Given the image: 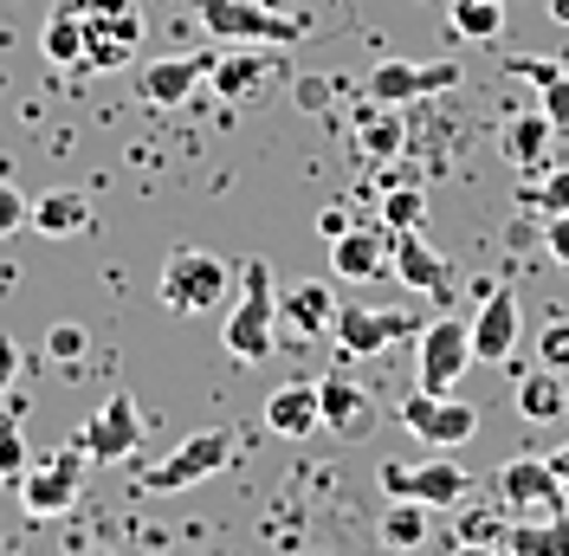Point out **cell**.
Here are the masks:
<instances>
[{
	"label": "cell",
	"instance_id": "8",
	"mask_svg": "<svg viewBox=\"0 0 569 556\" xmlns=\"http://www.w3.org/2000/svg\"><path fill=\"white\" fill-rule=\"evenodd\" d=\"M415 363H421V388L427 395H453L460 376L479 363V356H472V324H460V317H433V324H421Z\"/></svg>",
	"mask_w": 569,
	"mask_h": 556
},
{
	"label": "cell",
	"instance_id": "32",
	"mask_svg": "<svg viewBox=\"0 0 569 556\" xmlns=\"http://www.w3.org/2000/svg\"><path fill=\"white\" fill-rule=\"evenodd\" d=\"M421 220H427L421 188H389V195H382V227H389V234H408V227H421Z\"/></svg>",
	"mask_w": 569,
	"mask_h": 556
},
{
	"label": "cell",
	"instance_id": "7",
	"mask_svg": "<svg viewBox=\"0 0 569 556\" xmlns=\"http://www.w3.org/2000/svg\"><path fill=\"white\" fill-rule=\"evenodd\" d=\"M401 427L421 440V447L447 453V447H466L472 434H479V408L472 401H460V395H427V388H415V395H401Z\"/></svg>",
	"mask_w": 569,
	"mask_h": 556
},
{
	"label": "cell",
	"instance_id": "29",
	"mask_svg": "<svg viewBox=\"0 0 569 556\" xmlns=\"http://www.w3.org/2000/svg\"><path fill=\"white\" fill-rule=\"evenodd\" d=\"M511 71L531 78L537 91H543V117H550L557 130H569V71L550 66V59H511Z\"/></svg>",
	"mask_w": 569,
	"mask_h": 556
},
{
	"label": "cell",
	"instance_id": "6",
	"mask_svg": "<svg viewBox=\"0 0 569 556\" xmlns=\"http://www.w3.org/2000/svg\"><path fill=\"white\" fill-rule=\"evenodd\" d=\"M233 453H240V434H233V427H201V434H188L169 459H156V466L142 473V492H149V498H169V492L201 486V479H213Z\"/></svg>",
	"mask_w": 569,
	"mask_h": 556
},
{
	"label": "cell",
	"instance_id": "41",
	"mask_svg": "<svg viewBox=\"0 0 569 556\" xmlns=\"http://www.w3.org/2000/svg\"><path fill=\"white\" fill-rule=\"evenodd\" d=\"M550 473H557V479L569 486V447H550Z\"/></svg>",
	"mask_w": 569,
	"mask_h": 556
},
{
	"label": "cell",
	"instance_id": "40",
	"mask_svg": "<svg viewBox=\"0 0 569 556\" xmlns=\"http://www.w3.org/2000/svg\"><path fill=\"white\" fill-rule=\"evenodd\" d=\"M343 227H350V214H343V208H323L318 214V234H323V240H337Z\"/></svg>",
	"mask_w": 569,
	"mask_h": 556
},
{
	"label": "cell",
	"instance_id": "18",
	"mask_svg": "<svg viewBox=\"0 0 569 556\" xmlns=\"http://www.w3.org/2000/svg\"><path fill=\"white\" fill-rule=\"evenodd\" d=\"M208 78V59H156V66L137 71V98L149 110H181Z\"/></svg>",
	"mask_w": 569,
	"mask_h": 556
},
{
	"label": "cell",
	"instance_id": "30",
	"mask_svg": "<svg viewBox=\"0 0 569 556\" xmlns=\"http://www.w3.org/2000/svg\"><path fill=\"white\" fill-rule=\"evenodd\" d=\"M505 530H511V505L498 492L486 505H466L460 498V544H505Z\"/></svg>",
	"mask_w": 569,
	"mask_h": 556
},
{
	"label": "cell",
	"instance_id": "38",
	"mask_svg": "<svg viewBox=\"0 0 569 556\" xmlns=\"http://www.w3.org/2000/svg\"><path fill=\"white\" fill-rule=\"evenodd\" d=\"M543 363H550V369L569 363V330H550V337H543Z\"/></svg>",
	"mask_w": 569,
	"mask_h": 556
},
{
	"label": "cell",
	"instance_id": "9",
	"mask_svg": "<svg viewBox=\"0 0 569 556\" xmlns=\"http://www.w3.org/2000/svg\"><path fill=\"white\" fill-rule=\"evenodd\" d=\"M78 492H84V447L33 459V466L20 473V505H27V518H66L71 505H78Z\"/></svg>",
	"mask_w": 569,
	"mask_h": 556
},
{
	"label": "cell",
	"instance_id": "21",
	"mask_svg": "<svg viewBox=\"0 0 569 556\" xmlns=\"http://www.w3.org/2000/svg\"><path fill=\"white\" fill-rule=\"evenodd\" d=\"M266 427L279 434V440H311L323 427V408H318V383H284L266 395Z\"/></svg>",
	"mask_w": 569,
	"mask_h": 556
},
{
	"label": "cell",
	"instance_id": "2",
	"mask_svg": "<svg viewBox=\"0 0 569 556\" xmlns=\"http://www.w3.org/2000/svg\"><path fill=\"white\" fill-rule=\"evenodd\" d=\"M156 291H162V305H169L176 317L220 311V305L233 298V266H227L220 252H208V246H176V252L162 259Z\"/></svg>",
	"mask_w": 569,
	"mask_h": 556
},
{
	"label": "cell",
	"instance_id": "24",
	"mask_svg": "<svg viewBox=\"0 0 569 556\" xmlns=\"http://www.w3.org/2000/svg\"><path fill=\"white\" fill-rule=\"evenodd\" d=\"M33 227L46 240H66V234H84L91 227V195L84 188H46L33 201Z\"/></svg>",
	"mask_w": 569,
	"mask_h": 556
},
{
	"label": "cell",
	"instance_id": "39",
	"mask_svg": "<svg viewBox=\"0 0 569 556\" xmlns=\"http://www.w3.org/2000/svg\"><path fill=\"white\" fill-rule=\"evenodd\" d=\"M13 376H20V349H13V344H0V395L13 388Z\"/></svg>",
	"mask_w": 569,
	"mask_h": 556
},
{
	"label": "cell",
	"instance_id": "37",
	"mask_svg": "<svg viewBox=\"0 0 569 556\" xmlns=\"http://www.w3.org/2000/svg\"><path fill=\"white\" fill-rule=\"evenodd\" d=\"M543 246L557 266H569V214H543Z\"/></svg>",
	"mask_w": 569,
	"mask_h": 556
},
{
	"label": "cell",
	"instance_id": "14",
	"mask_svg": "<svg viewBox=\"0 0 569 556\" xmlns=\"http://www.w3.org/2000/svg\"><path fill=\"white\" fill-rule=\"evenodd\" d=\"M71 447H84V459H98V466H117V459H130L142 447V415H137V395H110L98 415L78 427V440Z\"/></svg>",
	"mask_w": 569,
	"mask_h": 556
},
{
	"label": "cell",
	"instance_id": "42",
	"mask_svg": "<svg viewBox=\"0 0 569 556\" xmlns=\"http://www.w3.org/2000/svg\"><path fill=\"white\" fill-rule=\"evenodd\" d=\"M453 556H505L498 544H453Z\"/></svg>",
	"mask_w": 569,
	"mask_h": 556
},
{
	"label": "cell",
	"instance_id": "25",
	"mask_svg": "<svg viewBox=\"0 0 569 556\" xmlns=\"http://www.w3.org/2000/svg\"><path fill=\"white\" fill-rule=\"evenodd\" d=\"M427 537H433V505H421V498H389V512H382V550L415 556Z\"/></svg>",
	"mask_w": 569,
	"mask_h": 556
},
{
	"label": "cell",
	"instance_id": "44",
	"mask_svg": "<svg viewBox=\"0 0 569 556\" xmlns=\"http://www.w3.org/2000/svg\"><path fill=\"white\" fill-rule=\"evenodd\" d=\"M84 556H104V550H84Z\"/></svg>",
	"mask_w": 569,
	"mask_h": 556
},
{
	"label": "cell",
	"instance_id": "36",
	"mask_svg": "<svg viewBox=\"0 0 569 556\" xmlns=\"http://www.w3.org/2000/svg\"><path fill=\"white\" fill-rule=\"evenodd\" d=\"M525 201L543 214H569V169H550L537 188H525Z\"/></svg>",
	"mask_w": 569,
	"mask_h": 556
},
{
	"label": "cell",
	"instance_id": "28",
	"mask_svg": "<svg viewBox=\"0 0 569 556\" xmlns=\"http://www.w3.org/2000/svg\"><path fill=\"white\" fill-rule=\"evenodd\" d=\"M518 415L525 420H557V415H569V388H563V376L543 363L537 376H525L518 383Z\"/></svg>",
	"mask_w": 569,
	"mask_h": 556
},
{
	"label": "cell",
	"instance_id": "16",
	"mask_svg": "<svg viewBox=\"0 0 569 556\" xmlns=\"http://www.w3.org/2000/svg\"><path fill=\"white\" fill-rule=\"evenodd\" d=\"M330 272L350 278V285H369V278L395 272V234L389 227H343L330 240Z\"/></svg>",
	"mask_w": 569,
	"mask_h": 556
},
{
	"label": "cell",
	"instance_id": "15",
	"mask_svg": "<svg viewBox=\"0 0 569 556\" xmlns=\"http://www.w3.org/2000/svg\"><path fill=\"white\" fill-rule=\"evenodd\" d=\"M318 408H323V427L337 434V440H369L376 434V420H382V408H376V395L356 383V376H343V369H330L318 383Z\"/></svg>",
	"mask_w": 569,
	"mask_h": 556
},
{
	"label": "cell",
	"instance_id": "19",
	"mask_svg": "<svg viewBox=\"0 0 569 556\" xmlns=\"http://www.w3.org/2000/svg\"><path fill=\"white\" fill-rule=\"evenodd\" d=\"M279 324L291 337H330L337 330V291L323 278H298L291 291H279Z\"/></svg>",
	"mask_w": 569,
	"mask_h": 556
},
{
	"label": "cell",
	"instance_id": "1",
	"mask_svg": "<svg viewBox=\"0 0 569 556\" xmlns=\"http://www.w3.org/2000/svg\"><path fill=\"white\" fill-rule=\"evenodd\" d=\"M220 344H227V356H233L240 369L266 363V356L279 349V291H272V266H266V259H247V266H240V298H233V311H227Z\"/></svg>",
	"mask_w": 569,
	"mask_h": 556
},
{
	"label": "cell",
	"instance_id": "34",
	"mask_svg": "<svg viewBox=\"0 0 569 556\" xmlns=\"http://www.w3.org/2000/svg\"><path fill=\"white\" fill-rule=\"evenodd\" d=\"M84 349H91V330H84V324H52V330H46V356H52V363H84Z\"/></svg>",
	"mask_w": 569,
	"mask_h": 556
},
{
	"label": "cell",
	"instance_id": "22",
	"mask_svg": "<svg viewBox=\"0 0 569 556\" xmlns=\"http://www.w3.org/2000/svg\"><path fill=\"white\" fill-rule=\"evenodd\" d=\"M350 130H356V156H362V162H395L401 142H408L401 105H382V98H362L356 117H350Z\"/></svg>",
	"mask_w": 569,
	"mask_h": 556
},
{
	"label": "cell",
	"instance_id": "33",
	"mask_svg": "<svg viewBox=\"0 0 569 556\" xmlns=\"http://www.w3.org/2000/svg\"><path fill=\"white\" fill-rule=\"evenodd\" d=\"M33 459H27V434H20V415H0V486L13 479L20 486V473H27Z\"/></svg>",
	"mask_w": 569,
	"mask_h": 556
},
{
	"label": "cell",
	"instance_id": "35",
	"mask_svg": "<svg viewBox=\"0 0 569 556\" xmlns=\"http://www.w3.org/2000/svg\"><path fill=\"white\" fill-rule=\"evenodd\" d=\"M27 220H33V201H27V188L0 175V240H13V234H20Z\"/></svg>",
	"mask_w": 569,
	"mask_h": 556
},
{
	"label": "cell",
	"instance_id": "12",
	"mask_svg": "<svg viewBox=\"0 0 569 556\" xmlns=\"http://www.w3.org/2000/svg\"><path fill=\"white\" fill-rule=\"evenodd\" d=\"M460 85V66L453 59H382L369 71L362 98H382V105H415V98H440Z\"/></svg>",
	"mask_w": 569,
	"mask_h": 556
},
{
	"label": "cell",
	"instance_id": "23",
	"mask_svg": "<svg viewBox=\"0 0 569 556\" xmlns=\"http://www.w3.org/2000/svg\"><path fill=\"white\" fill-rule=\"evenodd\" d=\"M550 137H557V123H550L543 110L511 117V123H505V162L525 169V175H543V162H550Z\"/></svg>",
	"mask_w": 569,
	"mask_h": 556
},
{
	"label": "cell",
	"instance_id": "27",
	"mask_svg": "<svg viewBox=\"0 0 569 556\" xmlns=\"http://www.w3.org/2000/svg\"><path fill=\"white\" fill-rule=\"evenodd\" d=\"M39 46H46V59H52L59 71H84V27H78L71 0H59V7L46 13V33H39Z\"/></svg>",
	"mask_w": 569,
	"mask_h": 556
},
{
	"label": "cell",
	"instance_id": "26",
	"mask_svg": "<svg viewBox=\"0 0 569 556\" xmlns=\"http://www.w3.org/2000/svg\"><path fill=\"white\" fill-rule=\"evenodd\" d=\"M498 550L505 556H569V512H557V518H511Z\"/></svg>",
	"mask_w": 569,
	"mask_h": 556
},
{
	"label": "cell",
	"instance_id": "5",
	"mask_svg": "<svg viewBox=\"0 0 569 556\" xmlns=\"http://www.w3.org/2000/svg\"><path fill=\"white\" fill-rule=\"evenodd\" d=\"M194 20H201V33L227 39V46H291V39H305V27L279 7H266V0H194Z\"/></svg>",
	"mask_w": 569,
	"mask_h": 556
},
{
	"label": "cell",
	"instance_id": "31",
	"mask_svg": "<svg viewBox=\"0 0 569 556\" xmlns=\"http://www.w3.org/2000/svg\"><path fill=\"white\" fill-rule=\"evenodd\" d=\"M447 13H453V33L479 39V46L505 33V0H447Z\"/></svg>",
	"mask_w": 569,
	"mask_h": 556
},
{
	"label": "cell",
	"instance_id": "10",
	"mask_svg": "<svg viewBox=\"0 0 569 556\" xmlns=\"http://www.w3.org/2000/svg\"><path fill=\"white\" fill-rule=\"evenodd\" d=\"M492 492L511 505V518H557V512H569V486L550 473V459H505Z\"/></svg>",
	"mask_w": 569,
	"mask_h": 556
},
{
	"label": "cell",
	"instance_id": "3",
	"mask_svg": "<svg viewBox=\"0 0 569 556\" xmlns=\"http://www.w3.org/2000/svg\"><path fill=\"white\" fill-rule=\"evenodd\" d=\"M84 27V71H117L142 46V7L137 0H71Z\"/></svg>",
	"mask_w": 569,
	"mask_h": 556
},
{
	"label": "cell",
	"instance_id": "20",
	"mask_svg": "<svg viewBox=\"0 0 569 556\" xmlns=\"http://www.w3.org/2000/svg\"><path fill=\"white\" fill-rule=\"evenodd\" d=\"M395 278H401L408 291H427V298H447V291H453V266L421 240V227L395 234Z\"/></svg>",
	"mask_w": 569,
	"mask_h": 556
},
{
	"label": "cell",
	"instance_id": "11",
	"mask_svg": "<svg viewBox=\"0 0 569 556\" xmlns=\"http://www.w3.org/2000/svg\"><path fill=\"white\" fill-rule=\"evenodd\" d=\"M382 492L389 498H421L433 512H453L466 492H472V479H466V466L453 453H433L421 466H382Z\"/></svg>",
	"mask_w": 569,
	"mask_h": 556
},
{
	"label": "cell",
	"instance_id": "17",
	"mask_svg": "<svg viewBox=\"0 0 569 556\" xmlns=\"http://www.w3.org/2000/svg\"><path fill=\"white\" fill-rule=\"evenodd\" d=\"M518 330H525L518 291H505V285H486V305H479V317H472V356H479V363H511V349H518Z\"/></svg>",
	"mask_w": 569,
	"mask_h": 556
},
{
	"label": "cell",
	"instance_id": "4",
	"mask_svg": "<svg viewBox=\"0 0 569 556\" xmlns=\"http://www.w3.org/2000/svg\"><path fill=\"white\" fill-rule=\"evenodd\" d=\"M279 85H291L279 46H227L220 59H208V91L220 105H266Z\"/></svg>",
	"mask_w": 569,
	"mask_h": 556
},
{
	"label": "cell",
	"instance_id": "13",
	"mask_svg": "<svg viewBox=\"0 0 569 556\" xmlns=\"http://www.w3.org/2000/svg\"><path fill=\"white\" fill-rule=\"evenodd\" d=\"M337 349L343 356H382L389 344H401V337H421V317L415 311H376V305H337Z\"/></svg>",
	"mask_w": 569,
	"mask_h": 556
},
{
	"label": "cell",
	"instance_id": "43",
	"mask_svg": "<svg viewBox=\"0 0 569 556\" xmlns=\"http://www.w3.org/2000/svg\"><path fill=\"white\" fill-rule=\"evenodd\" d=\"M550 20H557V27H569V0H550Z\"/></svg>",
	"mask_w": 569,
	"mask_h": 556
}]
</instances>
